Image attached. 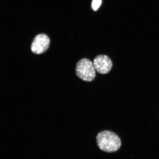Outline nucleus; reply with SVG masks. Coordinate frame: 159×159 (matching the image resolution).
I'll return each instance as SVG.
<instances>
[{
  "label": "nucleus",
  "mask_w": 159,
  "mask_h": 159,
  "mask_svg": "<svg viewBox=\"0 0 159 159\" xmlns=\"http://www.w3.org/2000/svg\"><path fill=\"white\" fill-rule=\"evenodd\" d=\"M102 3V0H93L92 3V8L94 11L98 9Z\"/></svg>",
  "instance_id": "39448f33"
},
{
  "label": "nucleus",
  "mask_w": 159,
  "mask_h": 159,
  "mask_svg": "<svg viewBox=\"0 0 159 159\" xmlns=\"http://www.w3.org/2000/svg\"><path fill=\"white\" fill-rule=\"evenodd\" d=\"M95 70L99 74H108L112 69L113 63L112 60L108 56L99 55L95 57L93 61Z\"/></svg>",
  "instance_id": "7ed1b4c3"
},
{
  "label": "nucleus",
  "mask_w": 159,
  "mask_h": 159,
  "mask_svg": "<svg viewBox=\"0 0 159 159\" xmlns=\"http://www.w3.org/2000/svg\"><path fill=\"white\" fill-rule=\"evenodd\" d=\"M49 45V37L44 34H41L35 37L32 43L31 49L33 53L36 54H40L48 49Z\"/></svg>",
  "instance_id": "20e7f679"
},
{
  "label": "nucleus",
  "mask_w": 159,
  "mask_h": 159,
  "mask_svg": "<svg viewBox=\"0 0 159 159\" xmlns=\"http://www.w3.org/2000/svg\"><path fill=\"white\" fill-rule=\"evenodd\" d=\"M96 139L97 145L103 152L109 153L116 152L121 146L120 138L110 131L104 130L99 133Z\"/></svg>",
  "instance_id": "f257e3e1"
},
{
  "label": "nucleus",
  "mask_w": 159,
  "mask_h": 159,
  "mask_svg": "<svg viewBox=\"0 0 159 159\" xmlns=\"http://www.w3.org/2000/svg\"><path fill=\"white\" fill-rule=\"evenodd\" d=\"M75 73L79 78L86 82L94 80L96 75L93 63L87 58L81 59L77 62Z\"/></svg>",
  "instance_id": "f03ea898"
}]
</instances>
